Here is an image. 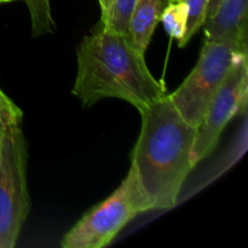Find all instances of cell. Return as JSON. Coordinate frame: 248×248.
<instances>
[{"label": "cell", "mask_w": 248, "mask_h": 248, "mask_svg": "<svg viewBox=\"0 0 248 248\" xmlns=\"http://www.w3.org/2000/svg\"><path fill=\"white\" fill-rule=\"evenodd\" d=\"M136 0H115L106 21L99 22V27L115 33L128 35L131 14Z\"/></svg>", "instance_id": "10"}, {"label": "cell", "mask_w": 248, "mask_h": 248, "mask_svg": "<svg viewBox=\"0 0 248 248\" xmlns=\"http://www.w3.org/2000/svg\"><path fill=\"white\" fill-rule=\"evenodd\" d=\"M171 0H136L128 26L133 45L143 55L149 46L161 14Z\"/></svg>", "instance_id": "8"}, {"label": "cell", "mask_w": 248, "mask_h": 248, "mask_svg": "<svg viewBox=\"0 0 248 248\" xmlns=\"http://www.w3.org/2000/svg\"><path fill=\"white\" fill-rule=\"evenodd\" d=\"M241 55L247 53L230 43L205 41L194 69L181 86L169 94L186 123L199 128L216 93Z\"/></svg>", "instance_id": "4"}, {"label": "cell", "mask_w": 248, "mask_h": 248, "mask_svg": "<svg viewBox=\"0 0 248 248\" xmlns=\"http://www.w3.org/2000/svg\"><path fill=\"white\" fill-rule=\"evenodd\" d=\"M223 0H207V4H206V15H205V23L207 21H210L213 17V15L216 14V11L218 10V7L220 6Z\"/></svg>", "instance_id": "14"}, {"label": "cell", "mask_w": 248, "mask_h": 248, "mask_svg": "<svg viewBox=\"0 0 248 248\" xmlns=\"http://www.w3.org/2000/svg\"><path fill=\"white\" fill-rule=\"evenodd\" d=\"M22 110L0 89V142L10 130L22 125Z\"/></svg>", "instance_id": "13"}, {"label": "cell", "mask_w": 248, "mask_h": 248, "mask_svg": "<svg viewBox=\"0 0 248 248\" xmlns=\"http://www.w3.org/2000/svg\"><path fill=\"white\" fill-rule=\"evenodd\" d=\"M184 2L186 5V24L183 36L178 40L179 47H184L205 24L207 0H184Z\"/></svg>", "instance_id": "12"}, {"label": "cell", "mask_w": 248, "mask_h": 248, "mask_svg": "<svg viewBox=\"0 0 248 248\" xmlns=\"http://www.w3.org/2000/svg\"><path fill=\"white\" fill-rule=\"evenodd\" d=\"M248 0H223L210 21L206 22V40L223 41L247 53Z\"/></svg>", "instance_id": "7"}, {"label": "cell", "mask_w": 248, "mask_h": 248, "mask_svg": "<svg viewBox=\"0 0 248 248\" xmlns=\"http://www.w3.org/2000/svg\"><path fill=\"white\" fill-rule=\"evenodd\" d=\"M31 15L33 36L51 34L56 31V23L51 14L50 0H24Z\"/></svg>", "instance_id": "9"}, {"label": "cell", "mask_w": 248, "mask_h": 248, "mask_svg": "<svg viewBox=\"0 0 248 248\" xmlns=\"http://www.w3.org/2000/svg\"><path fill=\"white\" fill-rule=\"evenodd\" d=\"M152 211L135 172L127 176L109 198L85 213L63 236V248H103L140 213Z\"/></svg>", "instance_id": "3"}, {"label": "cell", "mask_w": 248, "mask_h": 248, "mask_svg": "<svg viewBox=\"0 0 248 248\" xmlns=\"http://www.w3.org/2000/svg\"><path fill=\"white\" fill-rule=\"evenodd\" d=\"M160 21L164 24L167 34L179 40L183 36L186 24V5L184 0L170 1L162 11Z\"/></svg>", "instance_id": "11"}, {"label": "cell", "mask_w": 248, "mask_h": 248, "mask_svg": "<svg viewBox=\"0 0 248 248\" xmlns=\"http://www.w3.org/2000/svg\"><path fill=\"white\" fill-rule=\"evenodd\" d=\"M247 93V55H241L235 61L227 79L216 93L202 124L199 126L193 149L195 166L215 152L228 123L246 109Z\"/></svg>", "instance_id": "6"}, {"label": "cell", "mask_w": 248, "mask_h": 248, "mask_svg": "<svg viewBox=\"0 0 248 248\" xmlns=\"http://www.w3.org/2000/svg\"><path fill=\"white\" fill-rule=\"evenodd\" d=\"M142 126L131 169L153 210H170L193 169L198 128L186 123L169 94L140 111Z\"/></svg>", "instance_id": "1"}, {"label": "cell", "mask_w": 248, "mask_h": 248, "mask_svg": "<svg viewBox=\"0 0 248 248\" xmlns=\"http://www.w3.org/2000/svg\"><path fill=\"white\" fill-rule=\"evenodd\" d=\"M27 140L21 126L0 142V248H14L31 210Z\"/></svg>", "instance_id": "5"}, {"label": "cell", "mask_w": 248, "mask_h": 248, "mask_svg": "<svg viewBox=\"0 0 248 248\" xmlns=\"http://www.w3.org/2000/svg\"><path fill=\"white\" fill-rule=\"evenodd\" d=\"M114 1H115V0H98L99 7H101V21L99 22L106 21L109 12H110L111 7H113Z\"/></svg>", "instance_id": "15"}, {"label": "cell", "mask_w": 248, "mask_h": 248, "mask_svg": "<svg viewBox=\"0 0 248 248\" xmlns=\"http://www.w3.org/2000/svg\"><path fill=\"white\" fill-rule=\"evenodd\" d=\"M15 1V0H0V4H4V2H11Z\"/></svg>", "instance_id": "16"}, {"label": "cell", "mask_w": 248, "mask_h": 248, "mask_svg": "<svg viewBox=\"0 0 248 248\" xmlns=\"http://www.w3.org/2000/svg\"><path fill=\"white\" fill-rule=\"evenodd\" d=\"M77 58L73 94L84 107L103 98H119L140 111L167 94L130 36L98 27L82 38Z\"/></svg>", "instance_id": "2"}, {"label": "cell", "mask_w": 248, "mask_h": 248, "mask_svg": "<svg viewBox=\"0 0 248 248\" xmlns=\"http://www.w3.org/2000/svg\"><path fill=\"white\" fill-rule=\"evenodd\" d=\"M171 1H181V0H171Z\"/></svg>", "instance_id": "17"}]
</instances>
